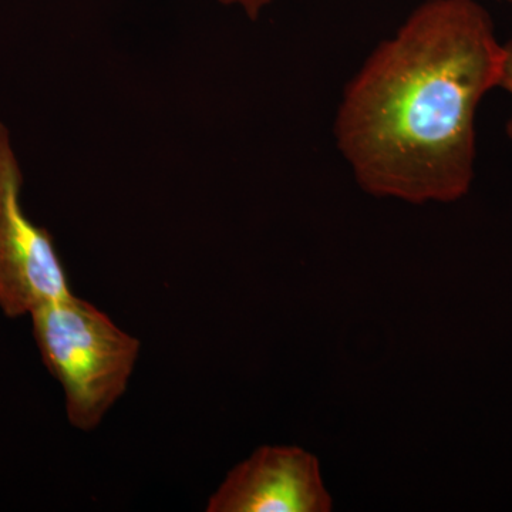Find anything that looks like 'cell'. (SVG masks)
Returning <instances> with one entry per match:
<instances>
[{
	"label": "cell",
	"mask_w": 512,
	"mask_h": 512,
	"mask_svg": "<svg viewBox=\"0 0 512 512\" xmlns=\"http://www.w3.org/2000/svg\"><path fill=\"white\" fill-rule=\"evenodd\" d=\"M504 52L503 72H501V79L498 87L505 90V92L510 93L512 96V39L508 40L507 43H504ZM505 133H507V137L510 138L512 143V114L510 119H508L507 124H505Z\"/></svg>",
	"instance_id": "obj_6"
},
{
	"label": "cell",
	"mask_w": 512,
	"mask_h": 512,
	"mask_svg": "<svg viewBox=\"0 0 512 512\" xmlns=\"http://www.w3.org/2000/svg\"><path fill=\"white\" fill-rule=\"evenodd\" d=\"M22 188L12 136L0 121V308L12 319L73 293L52 234L23 210Z\"/></svg>",
	"instance_id": "obj_3"
},
{
	"label": "cell",
	"mask_w": 512,
	"mask_h": 512,
	"mask_svg": "<svg viewBox=\"0 0 512 512\" xmlns=\"http://www.w3.org/2000/svg\"><path fill=\"white\" fill-rule=\"evenodd\" d=\"M205 510L328 512L332 498L313 454L299 447L264 446L229 471Z\"/></svg>",
	"instance_id": "obj_4"
},
{
	"label": "cell",
	"mask_w": 512,
	"mask_h": 512,
	"mask_svg": "<svg viewBox=\"0 0 512 512\" xmlns=\"http://www.w3.org/2000/svg\"><path fill=\"white\" fill-rule=\"evenodd\" d=\"M504 43L476 0H424L346 84L333 136L356 183L410 204L466 197L476 117L500 84Z\"/></svg>",
	"instance_id": "obj_1"
},
{
	"label": "cell",
	"mask_w": 512,
	"mask_h": 512,
	"mask_svg": "<svg viewBox=\"0 0 512 512\" xmlns=\"http://www.w3.org/2000/svg\"><path fill=\"white\" fill-rule=\"evenodd\" d=\"M222 6L241 10L249 20L259 19L265 9L274 5L278 0H217Z\"/></svg>",
	"instance_id": "obj_5"
},
{
	"label": "cell",
	"mask_w": 512,
	"mask_h": 512,
	"mask_svg": "<svg viewBox=\"0 0 512 512\" xmlns=\"http://www.w3.org/2000/svg\"><path fill=\"white\" fill-rule=\"evenodd\" d=\"M30 316L43 365L62 384L67 420L74 429L96 430L127 392L140 340L73 293Z\"/></svg>",
	"instance_id": "obj_2"
},
{
	"label": "cell",
	"mask_w": 512,
	"mask_h": 512,
	"mask_svg": "<svg viewBox=\"0 0 512 512\" xmlns=\"http://www.w3.org/2000/svg\"><path fill=\"white\" fill-rule=\"evenodd\" d=\"M510 2H512V0H510Z\"/></svg>",
	"instance_id": "obj_7"
}]
</instances>
